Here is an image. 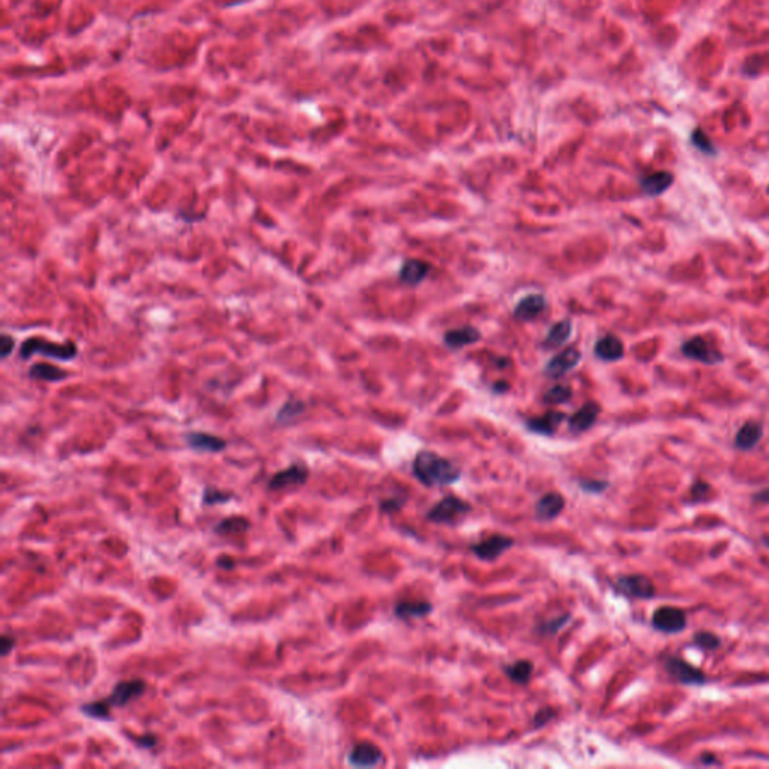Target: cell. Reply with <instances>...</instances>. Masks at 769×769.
Instances as JSON below:
<instances>
[{
  "mask_svg": "<svg viewBox=\"0 0 769 769\" xmlns=\"http://www.w3.org/2000/svg\"><path fill=\"white\" fill-rule=\"evenodd\" d=\"M754 500L759 503H769V488L762 490V492L754 495Z\"/></svg>",
  "mask_w": 769,
  "mask_h": 769,
  "instance_id": "f35d334b",
  "label": "cell"
},
{
  "mask_svg": "<svg viewBox=\"0 0 769 769\" xmlns=\"http://www.w3.org/2000/svg\"><path fill=\"white\" fill-rule=\"evenodd\" d=\"M598 414H600L598 404L593 402L586 403L585 406L580 407L571 418H569V430H573L574 433H581V431L589 430L593 426L596 418H598Z\"/></svg>",
  "mask_w": 769,
  "mask_h": 769,
  "instance_id": "ac0fdd59",
  "label": "cell"
},
{
  "mask_svg": "<svg viewBox=\"0 0 769 769\" xmlns=\"http://www.w3.org/2000/svg\"><path fill=\"white\" fill-rule=\"evenodd\" d=\"M110 708L112 705L107 701V699L105 700H100V701H92V704H86V705H82L80 706V711L83 714H86L87 717L90 719H95V720H110L112 719V714H110Z\"/></svg>",
  "mask_w": 769,
  "mask_h": 769,
  "instance_id": "83f0119b",
  "label": "cell"
},
{
  "mask_svg": "<svg viewBox=\"0 0 769 769\" xmlns=\"http://www.w3.org/2000/svg\"><path fill=\"white\" fill-rule=\"evenodd\" d=\"M573 397V391L566 384H556L544 395V402L549 404H564Z\"/></svg>",
  "mask_w": 769,
  "mask_h": 769,
  "instance_id": "f546056e",
  "label": "cell"
},
{
  "mask_svg": "<svg viewBox=\"0 0 769 769\" xmlns=\"http://www.w3.org/2000/svg\"><path fill=\"white\" fill-rule=\"evenodd\" d=\"M514 541L512 538L510 537H505V535H493V537H488L487 539L478 542V544H475L472 547L473 553L478 556V558L484 559V561H493L496 559L498 556H500L503 552L508 550L510 547H512Z\"/></svg>",
  "mask_w": 769,
  "mask_h": 769,
  "instance_id": "9c48e42d",
  "label": "cell"
},
{
  "mask_svg": "<svg viewBox=\"0 0 769 769\" xmlns=\"http://www.w3.org/2000/svg\"><path fill=\"white\" fill-rule=\"evenodd\" d=\"M429 274V264L421 260H407L400 269V280L404 284L416 286Z\"/></svg>",
  "mask_w": 769,
  "mask_h": 769,
  "instance_id": "44dd1931",
  "label": "cell"
},
{
  "mask_svg": "<svg viewBox=\"0 0 769 769\" xmlns=\"http://www.w3.org/2000/svg\"><path fill=\"white\" fill-rule=\"evenodd\" d=\"M583 487H585L586 490H591V492H601V490H604L607 487L606 483H600V481H595V483H586L583 484Z\"/></svg>",
  "mask_w": 769,
  "mask_h": 769,
  "instance_id": "74e56055",
  "label": "cell"
},
{
  "mask_svg": "<svg viewBox=\"0 0 769 769\" xmlns=\"http://www.w3.org/2000/svg\"><path fill=\"white\" fill-rule=\"evenodd\" d=\"M581 360V353L576 348H568L556 355L546 365V375L550 377H561L571 371Z\"/></svg>",
  "mask_w": 769,
  "mask_h": 769,
  "instance_id": "30bf717a",
  "label": "cell"
},
{
  "mask_svg": "<svg viewBox=\"0 0 769 769\" xmlns=\"http://www.w3.org/2000/svg\"><path fill=\"white\" fill-rule=\"evenodd\" d=\"M692 143L696 149H699L701 154L715 156L717 155V148H715L712 140L705 134V131L701 128H696L692 132Z\"/></svg>",
  "mask_w": 769,
  "mask_h": 769,
  "instance_id": "f1b7e54d",
  "label": "cell"
},
{
  "mask_svg": "<svg viewBox=\"0 0 769 769\" xmlns=\"http://www.w3.org/2000/svg\"><path fill=\"white\" fill-rule=\"evenodd\" d=\"M35 353H41L48 357H55L58 361H72L78 353L77 344L72 341H68L65 344H58L53 341H47L39 337L28 338L20 348V357L21 360H29V357Z\"/></svg>",
  "mask_w": 769,
  "mask_h": 769,
  "instance_id": "7a4b0ae2",
  "label": "cell"
},
{
  "mask_svg": "<svg viewBox=\"0 0 769 769\" xmlns=\"http://www.w3.org/2000/svg\"><path fill=\"white\" fill-rule=\"evenodd\" d=\"M673 181L674 178L669 171H655L640 179V188L649 197H658L670 188Z\"/></svg>",
  "mask_w": 769,
  "mask_h": 769,
  "instance_id": "e0dca14e",
  "label": "cell"
},
{
  "mask_svg": "<svg viewBox=\"0 0 769 769\" xmlns=\"http://www.w3.org/2000/svg\"><path fill=\"white\" fill-rule=\"evenodd\" d=\"M249 527V522L244 517L235 515L229 517V519L222 520L215 526V532L220 535H232V534H241Z\"/></svg>",
  "mask_w": 769,
  "mask_h": 769,
  "instance_id": "484cf974",
  "label": "cell"
},
{
  "mask_svg": "<svg viewBox=\"0 0 769 769\" xmlns=\"http://www.w3.org/2000/svg\"><path fill=\"white\" fill-rule=\"evenodd\" d=\"M233 496L227 492H220V490H214V488H206L205 490V495H203V503H206V505H214V503H224L230 500Z\"/></svg>",
  "mask_w": 769,
  "mask_h": 769,
  "instance_id": "d6a6232c",
  "label": "cell"
},
{
  "mask_svg": "<svg viewBox=\"0 0 769 769\" xmlns=\"http://www.w3.org/2000/svg\"><path fill=\"white\" fill-rule=\"evenodd\" d=\"M16 645V639L11 638V635H2V640H0V649H2V657H6L11 651L12 647H14Z\"/></svg>",
  "mask_w": 769,
  "mask_h": 769,
  "instance_id": "8d00e7d4",
  "label": "cell"
},
{
  "mask_svg": "<svg viewBox=\"0 0 769 769\" xmlns=\"http://www.w3.org/2000/svg\"><path fill=\"white\" fill-rule=\"evenodd\" d=\"M546 310V298L542 295H529L523 298L514 310V316L519 321L530 322Z\"/></svg>",
  "mask_w": 769,
  "mask_h": 769,
  "instance_id": "5bb4252c",
  "label": "cell"
},
{
  "mask_svg": "<svg viewBox=\"0 0 769 769\" xmlns=\"http://www.w3.org/2000/svg\"><path fill=\"white\" fill-rule=\"evenodd\" d=\"M532 670H534L532 662L525 661V660L517 661L514 662V665L505 669L508 678L515 684H526L530 679V676H532Z\"/></svg>",
  "mask_w": 769,
  "mask_h": 769,
  "instance_id": "4316f807",
  "label": "cell"
},
{
  "mask_svg": "<svg viewBox=\"0 0 769 769\" xmlns=\"http://www.w3.org/2000/svg\"><path fill=\"white\" fill-rule=\"evenodd\" d=\"M701 763H705V765H720L719 760H715V759H714V755H712V754L704 755V758H701Z\"/></svg>",
  "mask_w": 769,
  "mask_h": 769,
  "instance_id": "ab89813d",
  "label": "cell"
},
{
  "mask_svg": "<svg viewBox=\"0 0 769 769\" xmlns=\"http://www.w3.org/2000/svg\"><path fill=\"white\" fill-rule=\"evenodd\" d=\"M308 478V470L307 468H305L303 465H299V463H296V465H291L290 468L281 470V472H276L271 481H269V488L271 490H281V488H286V487H291V485H299V484H303L305 481H307Z\"/></svg>",
  "mask_w": 769,
  "mask_h": 769,
  "instance_id": "8fae6325",
  "label": "cell"
},
{
  "mask_svg": "<svg viewBox=\"0 0 769 769\" xmlns=\"http://www.w3.org/2000/svg\"><path fill=\"white\" fill-rule=\"evenodd\" d=\"M431 612V604L424 601H402L395 607V615L403 619L422 618Z\"/></svg>",
  "mask_w": 769,
  "mask_h": 769,
  "instance_id": "d4e9b609",
  "label": "cell"
},
{
  "mask_svg": "<svg viewBox=\"0 0 769 769\" xmlns=\"http://www.w3.org/2000/svg\"><path fill=\"white\" fill-rule=\"evenodd\" d=\"M302 410H303V404L301 402L290 400L283 406V409L280 410V412H278L276 418L280 422H286V421H289L291 418L298 416L302 412Z\"/></svg>",
  "mask_w": 769,
  "mask_h": 769,
  "instance_id": "1f68e13d",
  "label": "cell"
},
{
  "mask_svg": "<svg viewBox=\"0 0 769 769\" xmlns=\"http://www.w3.org/2000/svg\"><path fill=\"white\" fill-rule=\"evenodd\" d=\"M763 436V426L758 421H748L739 429L735 437V446L741 451H750L758 445Z\"/></svg>",
  "mask_w": 769,
  "mask_h": 769,
  "instance_id": "2e32d148",
  "label": "cell"
},
{
  "mask_svg": "<svg viewBox=\"0 0 769 769\" xmlns=\"http://www.w3.org/2000/svg\"><path fill=\"white\" fill-rule=\"evenodd\" d=\"M144 682L141 679H129L116 684L107 701L112 706H127L131 700L140 697L144 693Z\"/></svg>",
  "mask_w": 769,
  "mask_h": 769,
  "instance_id": "ba28073f",
  "label": "cell"
},
{
  "mask_svg": "<svg viewBox=\"0 0 769 769\" xmlns=\"http://www.w3.org/2000/svg\"><path fill=\"white\" fill-rule=\"evenodd\" d=\"M571 328H573V325L569 321H562V322L554 323L550 328L549 334H547V337L544 340V346L547 349H556V348L562 346V344L566 343L569 340V337H571Z\"/></svg>",
  "mask_w": 769,
  "mask_h": 769,
  "instance_id": "603a6c76",
  "label": "cell"
},
{
  "mask_svg": "<svg viewBox=\"0 0 769 769\" xmlns=\"http://www.w3.org/2000/svg\"><path fill=\"white\" fill-rule=\"evenodd\" d=\"M414 473L422 484L429 487L449 485L456 483L461 475L453 463L431 451H422L415 457Z\"/></svg>",
  "mask_w": 769,
  "mask_h": 769,
  "instance_id": "6da1fadb",
  "label": "cell"
},
{
  "mask_svg": "<svg viewBox=\"0 0 769 769\" xmlns=\"http://www.w3.org/2000/svg\"><path fill=\"white\" fill-rule=\"evenodd\" d=\"M652 625L655 630L666 633V634L681 633L687 627V615L684 610L678 607H672V606L660 607L654 612Z\"/></svg>",
  "mask_w": 769,
  "mask_h": 769,
  "instance_id": "8992f818",
  "label": "cell"
},
{
  "mask_svg": "<svg viewBox=\"0 0 769 769\" xmlns=\"http://www.w3.org/2000/svg\"><path fill=\"white\" fill-rule=\"evenodd\" d=\"M694 643L701 649H706V651H714V649L720 647L721 640L719 639V635H715L714 633L700 631L694 634Z\"/></svg>",
  "mask_w": 769,
  "mask_h": 769,
  "instance_id": "4dcf8cb0",
  "label": "cell"
},
{
  "mask_svg": "<svg viewBox=\"0 0 769 769\" xmlns=\"http://www.w3.org/2000/svg\"><path fill=\"white\" fill-rule=\"evenodd\" d=\"M349 763L356 768H373L382 760V751L370 742H361L349 753Z\"/></svg>",
  "mask_w": 769,
  "mask_h": 769,
  "instance_id": "4fadbf2b",
  "label": "cell"
},
{
  "mask_svg": "<svg viewBox=\"0 0 769 769\" xmlns=\"http://www.w3.org/2000/svg\"><path fill=\"white\" fill-rule=\"evenodd\" d=\"M564 421V414L561 412H549L539 418H534L527 421V429L530 431H535L538 434H553L556 427Z\"/></svg>",
  "mask_w": 769,
  "mask_h": 769,
  "instance_id": "7402d4cb",
  "label": "cell"
},
{
  "mask_svg": "<svg viewBox=\"0 0 769 769\" xmlns=\"http://www.w3.org/2000/svg\"><path fill=\"white\" fill-rule=\"evenodd\" d=\"M185 442L190 448L200 451V453H221L227 446V442L222 437L200 431H190L185 434Z\"/></svg>",
  "mask_w": 769,
  "mask_h": 769,
  "instance_id": "7c38bea8",
  "label": "cell"
},
{
  "mask_svg": "<svg viewBox=\"0 0 769 769\" xmlns=\"http://www.w3.org/2000/svg\"><path fill=\"white\" fill-rule=\"evenodd\" d=\"M0 341H2L0 343V355H2V357L5 360V357L9 356L12 349H14V338L9 337L8 334H2Z\"/></svg>",
  "mask_w": 769,
  "mask_h": 769,
  "instance_id": "e575fe53",
  "label": "cell"
},
{
  "mask_svg": "<svg viewBox=\"0 0 769 769\" xmlns=\"http://www.w3.org/2000/svg\"><path fill=\"white\" fill-rule=\"evenodd\" d=\"M140 744H141V747H152V746L155 744V739H154L152 736H148V738H143V739H141V742H140Z\"/></svg>",
  "mask_w": 769,
  "mask_h": 769,
  "instance_id": "60d3db41",
  "label": "cell"
},
{
  "mask_svg": "<svg viewBox=\"0 0 769 769\" xmlns=\"http://www.w3.org/2000/svg\"><path fill=\"white\" fill-rule=\"evenodd\" d=\"M665 669L674 681L684 685H701L706 682L704 672L679 657H667L665 660Z\"/></svg>",
  "mask_w": 769,
  "mask_h": 769,
  "instance_id": "5b68a950",
  "label": "cell"
},
{
  "mask_svg": "<svg viewBox=\"0 0 769 769\" xmlns=\"http://www.w3.org/2000/svg\"><path fill=\"white\" fill-rule=\"evenodd\" d=\"M708 492H709V485L701 483V481H697L694 483L693 488H692V496L694 500H705L708 498Z\"/></svg>",
  "mask_w": 769,
  "mask_h": 769,
  "instance_id": "836d02e7",
  "label": "cell"
},
{
  "mask_svg": "<svg viewBox=\"0 0 769 769\" xmlns=\"http://www.w3.org/2000/svg\"><path fill=\"white\" fill-rule=\"evenodd\" d=\"M568 619H569V616H562V618H558V619H554L552 622H547V624H544V627H542V630H544L546 633H556L559 628L564 627V624Z\"/></svg>",
  "mask_w": 769,
  "mask_h": 769,
  "instance_id": "d590c367",
  "label": "cell"
},
{
  "mask_svg": "<svg viewBox=\"0 0 769 769\" xmlns=\"http://www.w3.org/2000/svg\"><path fill=\"white\" fill-rule=\"evenodd\" d=\"M481 338L480 330L472 326H465L458 329H451L445 334V343L446 346L453 349H460L475 344Z\"/></svg>",
  "mask_w": 769,
  "mask_h": 769,
  "instance_id": "ffe728a7",
  "label": "cell"
},
{
  "mask_svg": "<svg viewBox=\"0 0 769 769\" xmlns=\"http://www.w3.org/2000/svg\"><path fill=\"white\" fill-rule=\"evenodd\" d=\"M565 507V499L559 493H547L542 496L535 508V514L539 520H553L558 517Z\"/></svg>",
  "mask_w": 769,
  "mask_h": 769,
  "instance_id": "d6986e66",
  "label": "cell"
},
{
  "mask_svg": "<svg viewBox=\"0 0 769 769\" xmlns=\"http://www.w3.org/2000/svg\"><path fill=\"white\" fill-rule=\"evenodd\" d=\"M624 343L615 335H604L595 344V355L603 361L613 362L624 357Z\"/></svg>",
  "mask_w": 769,
  "mask_h": 769,
  "instance_id": "9a60e30c",
  "label": "cell"
},
{
  "mask_svg": "<svg viewBox=\"0 0 769 769\" xmlns=\"http://www.w3.org/2000/svg\"><path fill=\"white\" fill-rule=\"evenodd\" d=\"M29 376L32 379H38V380H47V382H60V380H65L66 377H68V373H66L65 370L59 368V367H55L51 364H44V362H39V364H33L29 370Z\"/></svg>",
  "mask_w": 769,
  "mask_h": 769,
  "instance_id": "cb8c5ba5",
  "label": "cell"
},
{
  "mask_svg": "<svg viewBox=\"0 0 769 769\" xmlns=\"http://www.w3.org/2000/svg\"><path fill=\"white\" fill-rule=\"evenodd\" d=\"M681 352L688 360H693L705 365H717L724 360L721 352L715 348L712 343L700 335L687 340L682 344Z\"/></svg>",
  "mask_w": 769,
  "mask_h": 769,
  "instance_id": "3957f363",
  "label": "cell"
},
{
  "mask_svg": "<svg viewBox=\"0 0 769 769\" xmlns=\"http://www.w3.org/2000/svg\"><path fill=\"white\" fill-rule=\"evenodd\" d=\"M616 589L635 600H649L655 596V586L652 580L640 574L619 577L616 581Z\"/></svg>",
  "mask_w": 769,
  "mask_h": 769,
  "instance_id": "52a82bcc",
  "label": "cell"
},
{
  "mask_svg": "<svg viewBox=\"0 0 769 769\" xmlns=\"http://www.w3.org/2000/svg\"><path fill=\"white\" fill-rule=\"evenodd\" d=\"M469 511L470 505L468 502L456 496H448L429 511L427 519L434 523H454Z\"/></svg>",
  "mask_w": 769,
  "mask_h": 769,
  "instance_id": "277c9868",
  "label": "cell"
}]
</instances>
